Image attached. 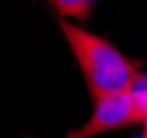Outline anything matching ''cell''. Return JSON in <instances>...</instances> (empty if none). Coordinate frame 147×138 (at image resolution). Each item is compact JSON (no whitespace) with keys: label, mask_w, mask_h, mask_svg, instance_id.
I'll list each match as a JSON object with an SVG mask.
<instances>
[{"label":"cell","mask_w":147,"mask_h":138,"mask_svg":"<svg viewBox=\"0 0 147 138\" xmlns=\"http://www.w3.org/2000/svg\"><path fill=\"white\" fill-rule=\"evenodd\" d=\"M57 24L64 33V40H66L81 75L86 79L92 99L127 92L134 85L136 77H138V68L112 42L64 18H57Z\"/></svg>","instance_id":"6da1fadb"},{"label":"cell","mask_w":147,"mask_h":138,"mask_svg":"<svg viewBox=\"0 0 147 138\" xmlns=\"http://www.w3.org/2000/svg\"><path fill=\"white\" fill-rule=\"evenodd\" d=\"M136 123H143V120L136 112L129 90L117 92V94H105L94 99V108H92V114L88 116V120L77 129H70L66 138H94L105 132L123 129V127L136 125Z\"/></svg>","instance_id":"7a4b0ae2"},{"label":"cell","mask_w":147,"mask_h":138,"mask_svg":"<svg viewBox=\"0 0 147 138\" xmlns=\"http://www.w3.org/2000/svg\"><path fill=\"white\" fill-rule=\"evenodd\" d=\"M49 2L55 7V11L59 15H64V18L84 20L99 0H49Z\"/></svg>","instance_id":"3957f363"},{"label":"cell","mask_w":147,"mask_h":138,"mask_svg":"<svg viewBox=\"0 0 147 138\" xmlns=\"http://www.w3.org/2000/svg\"><path fill=\"white\" fill-rule=\"evenodd\" d=\"M129 94L134 99V105H136V112L141 116L143 123H147V77L138 72L134 85L129 88Z\"/></svg>","instance_id":"277c9868"},{"label":"cell","mask_w":147,"mask_h":138,"mask_svg":"<svg viewBox=\"0 0 147 138\" xmlns=\"http://www.w3.org/2000/svg\"><path fill=\"white\" fill-rule=\"evenodd\" d=\"M143 125H145V138H147V123H143Z\"/></svg>","instance_id":"5b68a950"}]
</instances>
